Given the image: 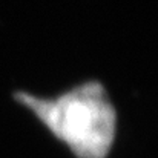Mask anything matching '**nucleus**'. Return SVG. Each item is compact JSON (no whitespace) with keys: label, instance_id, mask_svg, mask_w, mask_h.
Here are the masks:
<instances>
[{"label":"nucleus","instance_id":"f257e3e1","mask_svg":"<svg viewBox=\"0 0 158 158\" xmlns=\"http://www.w3.org/2000/svg\"><path fill=\"white\" fill-rule=\"evenodd\" d=\"M15 100L63 141L77 158H106L117 131V114L98 81H86L55 97L17 92Z\"/></svg>","mask_w":158,"mask_h":158}]
</instances>
